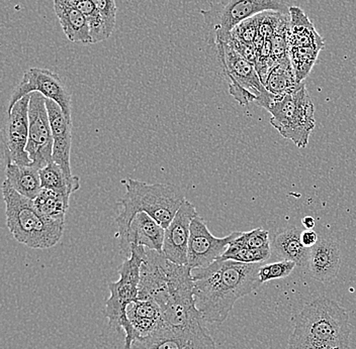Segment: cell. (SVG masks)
<instances>
[{
	"instance_id": "13",
	"label": "cell",
	"mask_w": 356,
	"mask_h": 349,
	"mask_svg": "<svg viewBox=\"0 0 356 349\" xmlns=\"http://www.w3.org/2000/svg\"><path fill=\"white\" fill-rule=\"evenodd\" d=\"M197 209L186 200L175 219L165 228L162 253L169 261L188 266V250L191 222L197 216Z\"/></svg>"
},
{
	"instance_id": "18",
	"label": "cell",
	"mask_w": 356,
	"mask_h": 349,
	"mask_svg": "<svg viewBox=\"0 0 356 349\" xmlns=\"http://www.w3.org/2000/svg\"><path fill=\"white\" fill-rule=\"evenodd\" d=\"M165 228L147 213H139L129 226L128 244L144 246L147 250L161 251L163 248Z\"/></svg>"
},
{
	"instance_id": "26",
	"label": "cell",
	"mask_w": 356,
	"mask_h": 349,
	"mask_svg": "<svg viewBox=\"0 0 356 349\" xmlns=\"http://www.w3.org/2000/svg\"><path fill=\"white\" fill-rule=\"evenodd\" d=\"M78 10L83 13L88 22L89 32H90L92 44L106 41L111 37L115 30V26H111L104 17L97 10L91 0H83L77 2Z\"/></svg>"
},
{
	"instance_id": "7",
	"label": "cell",
	"mask_w": 356,
	"mask_h": 349,
	"mask_svg": "<svg viewBox=\"0 0 356 349\" xmlns=\"http://www.w3.org/2000/svg\"><path fill=\"white\" fill-rule=\"evenodd\" d=\"M266 11L289 15L284 0H221L209 10H202L213 44L228 43L238 24Z\"/></svg>"
},
{
	"instance_id": "17",
	"label": "cell",
	"mask_w": 356,
	"mask_h": 349,
	"mask_svg": "<svg viewBox=\"0 0 356 349\" xmlns=\"http://www.w3.org/2000/svg\"><path fill=\"white\" fill-rule=\"evenodd\" d=\"M127 317L137 339L149 337L165 323L161 309L152 300H136L127 308Z\"/></svg>"
},
{
	"instance_id": "29",
	"label": "cell",
	"mask_w": 356,
	"mask_h": 349,
	"mask_svg": "<svg viewBox=\"0 0 356 349\" xmlns=\"http://www.w3.org/2000/svg\"><path fill=\"white\" fill-rule=\"evenodd\" d=\"M297 264L291 261H280L262 264L259 270V279L262 284L273 280L284 279L295 270Z\"/></svg>"
},
{
	"instance_id": "12",
	"label": "cell",
	"mask_w": 356,
	"mask_h": 349,
	"mask_svg": "<svg viewBox=\"0 0 356 349\" xmlns=\"http://www.w3.org/2000/svg\"><path fill=\"white\" fill-rule=\"evenodd\" d=\"M31 94L19 100L10 110H8L6 133H4V153L8 163L31 166L26 144L29 141V108Z\"/></svg>"
},
{
	"instance_id": "21",
	"label": "cell",
	"mask_w": 356,
	"mask_h": 349,
	"mask_svg": "<svg viewBox=\"0 0 356 349\" xmlns=\"http://www.w3.org/2000/svg\"><path fill=\"white\" fill-rule=\"evenodd\" d=\"M289 48L317 46L324 49L325 42L306 13L298 6H289Z\"/></svg>"
},
{
	"instance_id": "5",
	"label": "cell",
	"mask_w": 356,
	"mask_h": 349,
	"mask_svg": "<svg viewBox=\"0 0 356 349\" xmlns=\"http://www.w3.org/2000/svg\"><path fill=\"white\" fill-rule=\"evenodd\" d=\"M266 110L271 115V126L282 137L299 148H307L316 119L315 106L304 82L291 92L275 96Z\"/></svg>"
},
{
	"instance_id": "31",
	"label": "cell",
	"mask_w": 356,
	"mask_h": 349,
	"mask_svg": "<svg viewBox=\"0 0 356 349\" xmlns=\"http://www.w3.org/2000/svg\"><path fill=\"white\" fill-rule=\"evenodd\" d=\"M235 241L248 248H271L269 232L264 228H256L247 232H241Z\"/></svg>"
},
{
	"instance_id": "6",
	"label": "cell",
	"mask_w": 356,
	"mask_h": 349,
	"mask_svg": "<svg viewBox=\"0 0 356 349\" xmlns=\"http://www.w3.org/2000/svg\"><path fill=\"white\" fill-rule=\"evenodd\" d=\"M145 255L146 248L133 244L130 255L119 268V280L108 284L110 297L106 301L104 316L108 318L110 325L124 329L126 332V349H131L134 340L137 339L127 317V308L138 300Z\"/></svg>"
},
{
	"instance_id": "30",
	"label": "cell",
	"mask_w": 356,
	"mask_h": 349,
	"mask_svg": "<svg viewBox=\"0 0 356 349\" xmlns=\"http://www.w3.org/2000/svg\"><path fill=\"white\" fill-rule=\"evenodd\" d=\"M258 24H259V15L238 24L232 31L231 37L241 43L253 44L258 37Z\"/></svg>"
},
{
	"instance_id": "19",
	"label": "cell",
	"mask_w": 356,
	"mask_h": 349,
	"mask_svg": "<svg viewBox=\"0 0 356 349\" xmlns=\"http://www.w3.org/2000/svg\"><path fill=\"white\" fill-rule=\"evenodd\" d=\"M54 10L62 30L73 43L92 44L88 22L76 6L68 0H54Z\"/></svg>"
},
{
	"instance_id": "23",
	"label": "cell",
	"mask_w": 356,
	"mask_h": 349,
	"mask_svg": "<svg viewBox=\"0 0 356 349\" xmlns=\"http://www.w3.org/2000/svg\"><path fill=\"white\" fill-rule=\"evenodd\" d=\"M264 84L266 90L273 96L286 94L300 85L289 57L275 64L269 71Z\"/></svg>"
},
{
	"instance_id": "27",
	"label": "cell",
	"mask_w": 356,
	"mask_h": 349,
	"mask_svg": "<svg viewBox=\"0 0 356 349\" xmlns=\"http://www.w3.org/2000/svg\"><path fill=\"white\" fill-rule=\"evenodd\" d=\"M323 49L317 46H302L289 48V57L295 71L298 82L302 83L309 76L312 69L317 61L318 56Z\"/></svg>"
},
{
	"instance_id": "9",
	"label": "cell",
	"mask_w": 356,
	"mask_h": 349,
	"mask_svg": "<svg viewBox=\"0 0 356 349\" xmlns=\"http://www.w3.org/2000/svg\"><path fill=\"white\" fill-rule=\"evenodd\" d=\"M220 63L229 82H236L255 95L256 104L267 108L273 101V94L266 90L255 66L234 49L230 42L216 44Z\"/></svg>"
},
{
	"instance_id": "16",
	"label": "cell",
	"mask_w": 356,
	"mask_h": 349,
	"mask_svg": "<svg viewBox=\"0 0 356 349\" xmlns=\"http://www.w3.org/2000/svg\"><path fill=\"white\" fill-rule=\"evenodd\" d=\"M131 349H217L215 341L199 342L164 323L149 337L134 340Z\"/></svg>"
},
{
	"instance_id": "15",
	"label": "cell",
	"mask_w": 356,
	"mask_h": 349,
	"mask_svg": "<svg viewBox=\"0 0 356 349\" xmlns=\"http://www.w3.org/2000/svg\"><path fill=\"white\" fill-rule=\"evenodd\" d=\"M47 110L53 133V162L59 164L68 177L71 172L70 153L72 144V121L67 119L62 108L53 100L47 99Z\"/></svg>"
},
{
	"instance_id": "14",
	"label": "cell",
	"mask_w": 356,
	"mask_h": 349,
	"mask_svg": "<svg viewBox=\"0 0 356 349\" xmlns=\"http://www.w3.org/2000/svg\"><path fill=\"white\" fill-rule=\"evenodd\" d=\"M340 266L339 246L330 235L323 231L317 244L311 248L307 269L314 279L329 284L337 278Z\"/></svg>"
},
{
	"instance_id": "28",
	"label": "cell",
	"mask_w": 356,
	"mask_h": 349,
	"mask_svg": "<svg viewBox=\"0 0 356 349\" xmlns=\"http://www.w3.org/2000/svg\"><path fill=\"white\" fill-rule=\"evenodd\" d=\"M271 255H273L271 248H248L238 244L234 239L222 255L221 259H230V261L243 262V264H258L270 259Z\"/></svg>"
},
{
	"instance_id": "1",
	"label": "cell",
	"mask_w": 356,
	"mask_h": 349,
	"mask_svg": "<svg viewBox=\"0 0 356 349\" xmlns=\"http://www.w3.org/2000/svg\"><path fill=\"white\" fill-rule=\"evenodd\" d=\"M262 262L243 264L218 259L204 268L193 269V296L204 321L221 324L238 300L257 290L262 283Z\"/></svg>"
},
{
	"instance_id": "8",
	"label": "cell",
	"mask_w": 356,
	"mask_h": 349,
	"mask_svg": "<svg viewBox=\"0 0 356 349\" xmlns=\"http://www.w3.org/2000/svg\"><path fill=\"white\" fill-rule=\"evenodd\" d=\"M46 97L39 92L31 94L29 108V141L26 153L32 166L41 169L53 162V133L47 110Z\"/></svg>"
},
{
	"instance_id": "25",
	"label": "cell",
	"mask_w": 356,
	"mask_h": 349,
	"mask_svg": "<svg viewBox=\"0 0 356 349\" xmlns=\"http://www.w3.org/2000/svg\"><path fill=\"white\" fill-rule=\"evenodd\" d=\"M35 208L49 219L64 220L69 207V199L60 193L42 188L33 200Z\"/></svg>"
},
{
	"instance_id": "22",
	"label": "cell",
	"mask_w": 356,
	"mask_h": 349,
	"mask_svg": "<svg viewBox=\"0 0 356 349\" xmlns=\"http://www.w3.org/2000/svg\"><path fill=\"white\" fill-rule=\"evenodd\" d=\"M6 181L19 194L33 200L42 190L39 169L32 166L6 164Z\"/></svg>"
},
{
	"instance_id": "4",
	"label": "cell",
	"mask_w": 356,
	"mask_h": 349,
	"mask_svg": "<svg viewBox=\"0 0 356 349\" xmlns=\"http://www.w3.org/2000/svg\"><path fill=\"white\" fill-rule=\"evenodd\" d=\"M2 194L6 203V224L13 239L33 250L53 248L63 235L65 221L42 214L33 200L19 194L4 180Z\"/></svg>"
},
{
	"instance_id": "10",
	"label": "cell",
	"mask_w": 356,
	"mask_h": 349,
	"mask_svg": "<svg viewBox=\"0 0 356 349\" xmlns=\"http://www.w3.org/2000/svg\"><path fill=\"white\" fill-rule=\"evenodd\" d=\"M33 92L41 93L47 99L53 100L62 108L67 119L72 121L70 93L59 75L48 69L32 68L24 73L11 95L8 110H10L19 100Z\"/></svg>"
},
{
	"instance_id": "35",
	"label": "cell",
	"mask_w": 356,
	"mask_h": 349,
	"mask_svg": "<svg viewBox=\"0 0 356 349\" xmlns=\"http://www.w3.org/2000/svg\"><path fill=\"white\" fill-rule=\"evenodd\" d=\"M68 1L72 2V3H77V2L83 1V0H68Z\"/></svg>"
},
{
	"instance_id": "34",
	"label": "cell",
	"mask_w": 356,
	"mask_h": 349,
	"mask_svg": "<svg viewBox=\"0 0 356 349\" xmlns=\"http://www.w3.org/2000/svg\"><path fill=\"white\" fill-rule=\"evenodd\" d=\"M302 225L306 228V230H314V228L316 226V221L314 219V217L312 216H305L302 220Z\"/></svg>"
},
{
	"instance_id": "3",
	"label": "cell",
	"mask_w": 356,
	"mask_h": 349,
	"mask_svg": "<svg viewBox=\"0 0 356 349\" xmlns=\"http://www.w3.org/2000/svg\"><path fill=\"white\" fill-rule=\"evenodd\" d=\"M348 313L321 297L307 303L295 316L288 349H351Z\"/></svg>"
},
{
	"instance_id": "20",
	"label": "cell",
	"mask_w": 356,
	"mask_h": 349,
	"mask_svg": "<svg viewBox=\"0 0 356 349\" xmlns=\"http://www.w3.org/2000/svg\"><path fill=\"white\" fill-rule=\"evenodd\" d=\"M302 232L299 228L282 231L271 240V250L282 261L293 262L300 268H307L311 248L302 244Z\"/></svg>"
},
{
	"instance_id": "33",
	"label": "cell",
	"mask_w": 356,
	"mask_h": 349,
	"mask_svg": "<svg viewBox=\"0 0 356 349\" xmlns=\"http://www.w3.org/2000/svg\"><path fill=\"white\" fill-rule=\"evenodd\" d=\"M300 239H302V244L305 246L313 248L317 244L318 239H319V235L315 230H306L302 231Z\"/></svg>"
},
{
	"instance_id": "11",
	"label": "cell",
	"mask_w": 356,
	"mask_h": 349,
	"mask_svg": "<svg viewBox=\"0 0 356 349\" xmlns=\"http://www.w3.org/2000/svg\"><path fill=\"white\" fill-rule=\"evenodd\" d=\"M241 232L234 231L225 237L211 232L206 221L197 215L191 222L188 250V266L191 269L204 268L221 259L229 244Z\"/></svg>"
},
{
	"instance_id": "32",
	"label": "cell",
	"mask_w": 356,
	"mask_h": 349,
	"mask_svg": "<svg viewBox=\"0 0 356 349\" xmlns=\"http://www.w3.org/2000/svg\"><path fill=\"white\" fill-rule=\"evenodd\" d=\"M93 6L111 26H115L117 6L115 0H91Z\"/></svg>"
},
{
	"instance_id": "2",
	"label": "cell",
	"mask_w": 356,
	"mask_h": 349,
	"mask_svg": "<svg viewBox=\"0 0 356 349\" xmlns=\"http://www.w3.org/2000/svg\"><path fill=\"white\" fill-rule=\"evenodd\" d=\"M126 193L119 200L120 213L115 219L117 237L121 250L129 257L128 231L131 221L139 213H147L164 228H168L177 211L186 201L181 189L173 184H149L139 180H122Z\"/></svg>"
},
{
	"instance_id": "24",
	"label": "cell",
	"mask_w": 356,
	"mask_h": 349,
	"mask_svg": "<svg viewBox=\"0 0 356 349\" xmlns=\"http://www.w3.org/2000/svg\"><path fill=\"white\" fill-rule=\"evenodd\" d=\"M42 188L49 189L60 193L66 198H70L73 193L80 189V179L76 176L68 177L63 169L52 162L40 170Z\"/></svg>"
}]
</instances>
